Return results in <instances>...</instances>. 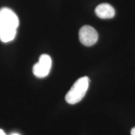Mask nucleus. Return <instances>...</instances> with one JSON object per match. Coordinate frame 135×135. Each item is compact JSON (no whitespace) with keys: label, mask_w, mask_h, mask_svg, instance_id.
<instances>
[{"label":"nucleus","mask_w":135,"mask_h":135,"mask_svg":"<svg viewBox=\"0 0 135 135\" xmlns=\"http://www.w3.org/2000/svg\"><path fill=\"white\" fill-rule=\"evenodd\" d=\"M19 18L8 8L0 9V40L3 43L13 41L19 26Z\"/></svg>","instance_id":"obj_1"},{"label":"nucleus","mask_w":135,"mask_h":135,"mask_svg":"<svg viewBox=\"0 0 135 135\" xmlns=\"http://www.w3.org/2000/svg\"><path fill=\"white\" fill-rule=\"evenodd\" d=\"M89 83L88 77L83 76L79 78L66 94V101L70 104H75L81 101L86 93Z\"/></svg>","instance_id":"obj_2"},{"label":"nucleus","mask_w":135,"mask_h":135,"mask_svg":"<svg viewBox=\"0 0 135 135\" xmlns=\"http://www.w3.org/2000/svg\"><path fill=\"white\" fill-rule=\"evenodd\" d=\"M52 61L50 56L43 54L40 56L39 61L33 66V73L35 76L43 78L47 76L50 73L51 68Z\"/></svg>","instance_id":"obj_3"},{"label":"nucleus","mask_w":135,"mask_h":135,"mask_svg":"<svg viewBox=\"0 0 135 135\" xmlns=\"http://www.w3.org/2000/svg\"><path fill=\"white\" fill-rule=\"evenodd\" d=\"M79 39L83 45L91 46L97 43L98 39V34L97 30L89 25H84L79 31Z\"/></svg>","instance_id":"obj_4"},{"label":"nucleus","mask_w":135,"mask_h":135,"mask_svg":"<svg viewBox=\"0 0 135 135\" xmlns=\"http://www.w3.org/2000/svg\"><path fill=\"white\" fill-rule=\"evenodd\" d=\"M95 13L101 19H111L115 15V10L111 4L102 3L96 8Z\"/></svg>","instance_id":"obj_5"},{"label":"nucleus","mask_w":135,"mask_h":135,"mask_svg":"<svg viewBox=\"0 0 135 135\" xmlns=\"http://www.w3.org/2000/svg\"><path fill=\"white\" fill-rule=\"evenodd\" d=\"M131 135H135V127L132 128L131 130Z\"/></svg>","instance_id":"obj_6"},{"label":"nucleus","mask_w":135,"mask_h":135,"mask_svg":"<svg viewBox=\"0 0 135 135\" xmlns=\"http://www.w3.org/2000/svg\"><path fill=\"white\" fill-rule=\"evenodd\" d=\"M0 135H6V134H5V133L3 131L2 129H0Z\"/></svg>","instance_id":"obj_7"},{"label":"nucleus","mask_w":135,"mask_h":135,"mask_svg":"<svg viewBox=\"0 0 135 135\" xmlns=\"http://www.w3.org/2000/svg\"><path fill=\"white\" fill-rule=\"evenodd\" d=\"M11 135H20V134H18V133H13V134H12Z\"/></svg>","instance_id":"obj_8"}]
</instances>
